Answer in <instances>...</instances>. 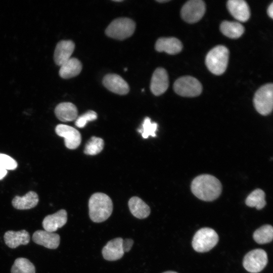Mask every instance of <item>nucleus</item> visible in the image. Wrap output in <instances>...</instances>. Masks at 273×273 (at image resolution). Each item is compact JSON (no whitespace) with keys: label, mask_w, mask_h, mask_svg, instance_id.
<instances>
[{"label":"nucleus","mask_w":273,"mask_h":273,"mask_svg":"<svg viewBox=\"0 0 273 273\" xmlns=\"http://www.w3.org/2000/svg\"><path fill=\"white\" fill-rule=\"evenodd\" d=\"M253 103L256 111L265 116L270 114L273 107V84L267 83L260 87L255 93Z\"/></svg>","instance_id":"obj_6"},{"label":"nucleus","mask_w":273,"mask_h":273,"mask_svg":"<svg viewBox=\"0 0 273 273\" xmlns=\"http://www.w3.org/2000/svg\"><path fill=\"white\" fill-rule=\"evenodd\" d=\"M169 86L168 76L166 70L157 68L154 72L151 80L150 90L155 96L164 94Z\"/></svg>","instance_id":"obj_11"},{"label":"nucleus","mask_w":273,"mask_h":273,"mask_svg":"<svg viewBox=\"0 0 273 273\" xmlns=\"http://www.w3.org/2000/svg\"><path fill=\"white\" fill-rule=\"evenodd\" d=\"M163 273H177V272L173 271H167L164 272Z\"/></svg>","instance_id":"obj_36"},{"label":"nucleus","mask_w":273,"mask_h":273,"mask_svg":"<svg viewBox=\"0 0 273 273\" xmlns=\"http://www.w3.org/2000/svg\"><path fill=\"white\" fill-rule=\"evenodd\" d=\"M191 189L192 192L198 199L205 201H212L220 196L222 186L215 176L202 174L193 179Z\"/></svg>","instance_id":"obj_1"},{"label":"nucleus","mask_w":273,"mask_h":273,"mask_svg":"<svg viewBox=\"0 0 273 273\" xmlns=\"http://www.w3.org/2000/svg\"><path fill=\"white\" fill-rule=\"evenodd\" d=\"M123 239L116 238L109 241L102 249L103 257L108 261H115L120 259L123 255Z\"/></svg>","instance_id":"obj_14"},{"label":"nucleus","mask_w":273,"mask_h":273,"mask_svg":"<svg viewBox=\"0 0 273 273\" xmlns=\"http://www.w3.org/2000/svg\"><path fill=\"white\" fill-rule=\"evenodd\" d=\"M17 163L10 156L0 153V167L6 170H14L17 167Z\"/></svg>","instance_id":"obj_31"},{"label":"nucleus","mask_w":273,"mask_h":273,"mask_svg":"<svg viewBox=\"0 0 273 273\" xmlns=\"http://www.w3.org/2000/svg\"><path fill=\"white\" fill-rule=\"evenodd\" d=\"M268 258L266 252L256 249L247 253L244 257L243 265L245 269L251 273H258L266 265Z\"/></svg>","instance_id":"obj_8"},{"label":"nucleus","mask_w":273,"mask_h":273,"mask_svg":"<svg viewBox=\"0 0 273 273\" xmlns=\"http://www.w3.org/2000/svg\"><path fill=\"white\" fill-rule=\"evenodd\" d=\"M229 51L223 46H217L207 54L205 64L208 70L213 74L219 75L223 74L227 68Z\"/></svg>","instance_id":"obj_3"},{"label":"nucleus","mask_w":273,"mask_h":273,"mask_svg":"<svg viewBox=\"0 0 273 273\" xmlns=\"http://www.w3.org/2000/svg\"><path fill=\"white\" fill-rule=\"evenodd\" d=\"M220 30L225 36L233 39H236L243 34L244 26L237 22L223 21L220 25Z\"/></svg>","instance_id":"obj_24"},{"label":"nucleus","mask_w":273,"mask_h":273,"mask_svg":"<svg viewBox=\"0 0 273 273\" xmlns=\"http://www.w3.org/2000/svg\"><path fill=\"white\" fill-rule=\"evenodd\" d=\"M7 174V170L0 167V180L3 179Z\"/></svg>","instance_id":"obj_34"},{"label":"nucleus","mask_w":273,"mask_h":273,"mask_svg":"<svg viewBox=\"0 0 273 273\" xmlns=\"http://www.w3.org/2000/svg\"><path fill=\"white\" fill-rule=\"evenodd\" d=\"M33 241L39 245L51 249H56L60 244V236L54 232L36 231L32 235Z\"/></svg>","instance_id":"obj_13"},{"label":"nucleus","mask_w":273,"mask_h":273,"mask_svg":"<svg viewBox=\"0 0 273 273\" xmlns=\"http://www.w3.org/2000/svg\"><path fill=\"white\" fill-rule=\"evenodd\" d=\"M55 131L57 135L64 139L65 146L69 149H76L81 142V136L75 128L65 124H58Z\"/></svg>","instance_id":"obj_10"},{"label":"nucleus","mask_w":273,"mask_h":273,"mask_svg":"<svg viewBox=\"0 0 273 273\" xmlns=\"http://www.w3.org/2000/svg\"><path fill=\"white\" fill-rule=\"evenodd\" d=\"M88 208L90 219L95 222H101L107 220L111 215L113 203L107 195L96 193L90 197Z\"/></svg>","instance_id":"obj_2"},{"label":"nucleus","mask_w":273,"mask_h":273,"mask_svg":"<svg viewBox=\"0 0 273 273\" xmlns=\"http://www.w3.org/2000/svg\"><path fill=\"white\" fill-rule=\"evenodd\" d=\"M127 70V68H124V71H126Z\"/></svg>","instance_id":"obj_38"},{"label":"nucleus","mask_w":273,"mask_h":273,"mask_svg":"<svg viewBox=\"0 0 273 273\" xmlns=\"http://www.w3.org/2000/svg\"><path fill=\"white\" fill-rule=\"evenodd\" d=\"M216 232L209 228L198 230L193 237L192 245L193 249L198 252H206L212 249L218 241Z\"/></svg>","instance_id":"obj_5"},{"label":"nucleus","mask_w":273,"mask_h":273,"mask_svg":"<svg viewBox=\"0 0 273 273\" xmlns=\"http://www.w3.org/2000/svg\"><path fill=\"white\" fill-rule=\"evenodd\" d=\"M11 273H35V267L28 259L19 257L14 261L11 269Z\"/></svg>","instance_id":"obj_27"},{"label":"nucleus","mask_w":273,"mask_h":273,"mask_svg":"<svg viewBox=\"0 0 273 273\" xmlns=\"http://www.w3.org/2000/svg\"><path fill=\"white\" fill-rule=\"evenodd\" d=\"M267 13L268 15L271 18H273V3H271V4L269 6Z\"/></svg>","instance_id":"obj_33"},{"label":"nucleus","mask_w":273,"mask_h":273,"mask_svg":"<svg viewBox=\"0 0 273 273\" xmlns=\"http://www.w3.org/2000/svg\"><path fill=\"white\" fill-rule=\"evenodd\" d=\"M155 48L159 52H164L170 55H175L181 52L183 44L175 37H161L156 41Z\"/></svg>","instance_id":"obj_18"},{"label":"nucleus","mask_w":273,"mask_h":273,"mask_svg":"<svg viewBox=\"0 0 273 273\" xmlns=\"http://www.w3.org/2000/svg\"><path fill=\"white\" fill-rule=\"evenodd\" d=\"M74 49L75 44L72 40H63L59 41L56 47L54 54L55 63L61 66L71 58Z\"/></svg>","instance_id":"obj_17"},{"label":"nucleus","mask_w":273,"mask_h":273,"mask_svg":"<svg viewBox=\"0 0 273 273\" xmlns=\"http://www.w3.org/2000/svg\"><path fill=\"white\" fill-rule=\"evenodd\" d=\"M227 8L231 14L237 20L244 22L250 18V11L247 3L243 0H229Z\"/></svg>","instance_id":"obj_16"},{"label":"nucleus","mask_w":273,"mask_h":273,"mask_svg":"<svg viewBox=\"0 0 273 273\" xmlns=\"http://www.w3.org/2000/svg\"><path fill=\"white\" fill-rule=\"evenodd\" d=\"M156 1L159 3H163L168 2L170 1V0H157Z\"/></svg>","instance_id":"obj_35"},{"label":"nucleus","mask_w":273,"mask_h":273,"mask_svg":"<svg viewBox=\"0 0 273 273\" xmlns=\"http://www.w3.org/2000/svg\"><path fill=\"white\" fill-rule=\"evenodd\" d=\"M82 70V64L75 58H71L61 66L59 75L64 79H69L78 75Z\"/></svg>","instance_id":"obj_22"},{"label":"nucleus","mask_w":273,"mask_h":273,"mask_svg":"<svg viewBox=\"0 0 273 273\" xmlns=\"http://www.w3.org/2000/svg\"><path fill=\"white\" fill-rule=\"evenodd\" d=\"M157 123L151 122V119L147 117L144 120L142 127L138 130L141 133L144 139L148 138L150 135L155 137L156 136V131L157 129Z\"/></svg>","instance_id":"obj_29"},{"label":"nucleus","mask_w":273,"mask_h":273,"mask_svg":"<svg viewBox=\"0 0 273 273\" xmlns=\"http://www.w3.org/2000/svg\"><path fill=\"white\" fill-rule=\"evenodd\" d=\"M4 238L5 244L10 248L27 245L30 241L29 234L25 230L17 232L8 231L5 233Z\"/></svg>","instance_id":"obj_19"},{"label":"nucleus","mask_w":273,"mask_h":273,"mask_svg":"<svg viewBox=\"0 0 273 273\" xmlns=\"http://www.w3.org/2000/svg\"><path fill=\"white\" fill-rule=\"evenodd\" d=\"M67 221V213L64 209H61L54 213L46 216L42 224L44 231L54 232L63 226Z\"/></svg>","instance_id":"obj_15"},{"label":"nucleus","mask_w":273,"mask_h":273,"mask_svg":"<svg viewBox=\"0 0 273 273\" xmlns=\"http://www.w3.org/2000/svg\"><path fill=\"white\" fill-rule=\"evenodd\" d=\"M55 113L57 118L63 122L72 121L78 116L76 107L70 102L59 104L55 108Z\"/></svg>","instance_id":"obj_20"},{"label":"nucleus","mask_w":273,"mask_h":273,"mask_svg":"<svg viewBox=\"0 0 273 273\" xmlns=\"http://www.w3.org/2000/svg\"><path fill=\"white\" fill-rule=\"evenodd\" d=\"M113 1L116 2H122L123 1L122 0H114Z\"/></svg>","instance_id":"obj_37"},{"label":"nucleus","mask_w":273,"mask_h":273,"mask_svg":"<svg viewBox=\"0 0 273 273\" xmlns=\"http://www.w3.org/2000/svg\"><path fill=\"white\" fill-rule=\"evenodd\" d=\"M128 207L131 214L138 218H145L150 213L149 206L138 197H132L129 199Z\"/></svg>","instance_id":"obj_23"},{"label":"nucleus","mask_w":273,"mask_h":273,"mask_svg":"<svg viewBox=\"0 0 273 273\" xmlns=\"http://www.w3.org/2000/svg\"><path fill=\"white\" fill-rule=\"evenodd\" d=\"M103 84L108 90L118 95H124L129 91L128 83L116 74L106 75L103 78Z\"/></svg>","instance_id":"obj_12"},{"label":"nucleus","mask_w":273,"mask_h":273,"mask_svg":"<svg viewBox=\"0 0 273 273\" xmlns=\"http://www.w3.org/2000/svg\"><path fill=\"white\" fill-rule=\"evenodd\" d=\"M265 193L261 189H257L252 191L247 197L246 204L251 207H255L260 210L266 205Z\"/></svg>","instance_id":"obj_25"},{"label":"nucleus","mask_w":273,"mask_h":273,"mask_svg":"<svg viewBox=\"0 0 273 273\" xmlns=\"http://www.w3.org/2000/svg\"><path fill=\"white\" fill-rule=\"evenodd\" d=\"M38 201L37 194L33 191H29L23 196H15L12 204L17 209L25 210L34 208L37 205Z\"/></svg>","instance_id":"obj_21"},{"label":"nucleus","mask_w":273,"mask_h":273,"mask_svg":"<svg viewBox=\"0 0 273 273\" xmlns=\"http://www.w3.org/2000/svg\"><path fill=\"white\" fill-rule=\"evenodd\" d=\"M134 22L128 18L114 20L107 27L106 34L112 38L123 40L131 36L135 30Z\"/></svg>","instance_id":"obj_4"},{"label":"nucleus","mask_w":273,"mask_h":273,"mask_svg":"<svg viewBox=\"0 0 273 273\" xmlns=\"http://www.w3.org/2000/svg\"><path fill=\"white\" fill-rule=\"evenodd\" d=\"M104 145V143L102 139L92 136L86 144L84 153L89 155H97L102 151Z\"/></svg>","instance_id":"obj_28"},{"label":"nucleus","mask_w":273,"mask_h":273,"mask_svg":"<svg viewBox=\"0 0 273 273\" xmlns=\"http://www.w3.org/2000/svg\"><path fill=\"white\" fill-rule=\"evenodd\" d=\"M206 7L202 0H191L186 3L181 9V16L186 22L194 23L199 21L205 14Z\"/></svg>","instance_id":"obj_9"},{"label":"nucleus","mask_w":273,"mask_h":273,"mask_svg":"<svg viewBox=\"0 0 273 273\" xmlns=\"http://www.w3.org/2000/svg\"><path fill=\"white\" fill-rule=\"evenodd\" d=\"M97 118V114L93 110H89L78 117L75 120V124L79 128L84 127L89 121Z\"/></svg>","instance_id":"obj_30"},{"label":"nucleus","mask_w":273,"mask_h":273,"mask_svg":"<svg viewBox=\"0 0 273 273\" xmlns=\"http://www.w3.org/2000/svg\"><path fill=\"white\" fill-rule=\"evenodd\" d=\"M173 89L179 96L194 97L201 94L202 86L196 78L190 76H185L175 80L173 84Z\"/></svg>","instance_id":"obj_7"},{"label":"nucleus","mask_w":273,"mask_h":273,"mask_svg":"<svg viewBox=\"0 0 273 273\" xmlns=\"http://www.w3.org/2000/svg\"><path fill=\"white\" fill-rule=\"evenodd\" d=\"M133 243V241L132 239H126L123 240V245L124 252H128L131 249Z\"/></svg>","instance_id":"obj_32"},{"label":"nucleus","mask_w":273,"mask_h":273,"mask_svg":"<svg viewBox=\"0 0 273 273\" xmlns=\"http://www.w3.org/2000/svg\"><path fill=\"white\" fill-rule=\"evenodd\" d=\"M254 241L259 244L270 242L273 238V228L271 225H264L256 230L253 235Z\"/></svg>","instance_id":"obj_26"}]
</instances>
